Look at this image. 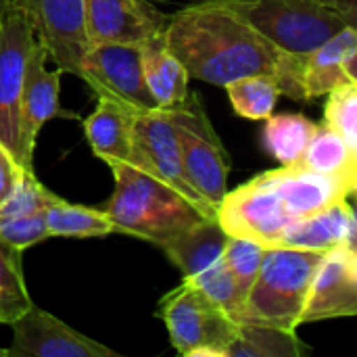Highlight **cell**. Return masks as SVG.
Here are the masks:
<instances>
[{
    "mask_svg": "<svg viewBox=\"0 0 357 357\" xmlns=\"http://www.w3.org/2000/svg\"><path fill=\"white\" fill-rule=\"evenodd\" d=\"M349 272L357 284V245H349Z\"/></svg>",
    "mask_w": 357,
    "mask_h": 357,
    "instance_id": "obj_35",
    "label": "cell"
},
{
    "mask_svg": "<svg viewBox=\"0 0 357 357\" xmlns=\"http://www.w3.org/2000/svg\"><path fill=\"white\" fill-rule=\"evenodd\" d=\"M345 73H347V77H349V82H357V52L347 61V65H345Z\"/></svg>",
    "mask_w": 357,
    "mask_h": 357,
    "instance_id": "obj_36",
    "label": "cell"
},
{
    "mask_svg": "<svg viewBox=\"0 0 357 357\" xmlns=\"http://www.w3.org/2000/svg\"><path fill=\"white\" fill-rule=\"evenodd\" d=\"M165 42L188 75L213 86L253 73H280L287 50L264 36L234 0L182 6L165 23Z\"/></svg>",
    "mask_w": 357,
    "mask_h": 357,
    "instance_id": "obj_1",
    "label": "cell"
},
{
    "mask_svg": "<svg viewBox=\"0 0 357 357\" xmlns=\"http://www.w3.org/2000/svg\"><path fill=\"white\" fill-rule=\"evenodd\" d=\"M50 52L46 44L38 38L25 69L23 94H21V115H19V138H21V163L23 167H33L36 140L44 123L54 117L77 119L75 113L65 111L59 102L61 75L65 73L59 65L56 69L48 67Z\"/></svg>",
    "mask_w": 357,
    "mask_h": 357,
    "instance_id": "obj_11",
    "label": "cell"
},
{
    "mask_svg": "<svg viewBox=\"0 0 357 357\" xmlns=\"http://www.w3.org/2000/svg\"><path fill=\"white\" fill-rule=\"evenodd\" d=\"M297 165L316 174L347 178L351 184L357 178V153H354V149L328 123L318 126Z\"/></svg>",
    "mask_w": 357,
    "mask_h": 357,
    "instance_id": "obj_23",
    "label": "cell"
},
{
    "mask_svg": "<svg viewBox=\"0 0 357 357\" xmlns=\"http://www.w3.org/2000/svg\"><path fill=\"white\" fill-rule=\"evenodd\" d=\"M36 40L38 36L25 0H0V142L19 163L21 94L27 61Z\"/></svg>",
    "mask_w": 357,
    "mask_h": 357,
    "instance_id": "obj_6",
    "label": "cell"
},
{
    "mask_svg": "<svg viewBox=\"0 0 357 357\" xmlns=\"http://www.w3.org/2000/svg\"><path fill=\"white\" fill-rule=\"evenodd\" d=\"M215 218L228 236L249 238L266 249L280 247L284 230L295 222L282 195L266 174H257L238 188L228 190L218 205Z\"/></svg>",
    "mask_w": 357,
    "mask_h": 357,
    "instance_id": "obj_8",
    "label": "cell"
},
{
    "mask_svg": "<svg viewBox=\"0 0 357 357\" xmlns=\"http://www.w3.org/2000/svg\"><path fill=\"white\" fill-rule=\"evenodd\" d=\"M130 163L174 186L207 215L215 218V209L203 201L186 178L182 149L169 109H151L134 115Z\"/></svg>",
    "mask_w": 357,
    "mask_h": 357,
    "instance_id": "obj_9",
    "label": "cell"
},
{
    "mask_svg": "<svg viewBox=\"0 0 357 357\" xmlns=\"http://www.w3.org/2000/svg\"><path fill=\"white\" fill-rule=\"evenodd\" d=\"M61 197L50 192L33 174V167H25L21 174V180L13 195L0 205V220L4 218H17L27 213L46 211L52 203H56Z\"/></svg>",
    "mask_w": 357,
    "mask_h": 357,
    "instance_id": "obj_31",
    "label": "cell"
},
{
    "mask_svg": "<svg viewBox=\"0 0 357 357\" xmlns=\"http://www.w3.org/2000/svg\"><path fill=\"white\" fill-rule=\"evenodd\" d=\"M184 280H188L199 291H203L215 305H220L234 320L238 318L241 307H243V297H241L238 287H236V280H234V276L228 270V266H226L224 259L218 261V264H213L211 268L203 270L201 274L190 276V278H184Z\"/></svg>",
    "mask_w": 357,
    "mask_h": 357,
    "instance_id": "obj_28",
    "label": "cell"
},
{
    "mask_svg": "<svg viewBox=\"0 0 357 357\" xmlns=\"http://www.w3.org/2000/svg\"><path fill=\"white\" fill-rule=\"evenodd\" d=\"M234 4L287 52H310L345 27L324 0H234Z\"/></svg>",
    "mask_w": 357,
    "mask_h": 357,
    "instance_id": "obj_7",
    "label": "cell"
},
{
    "mask_svg": "<svg viewBox=\"0 0 357 357\" xmlns=\"http://www.w3.org/2000/svg\"><path fill=\"white\" fill-rule=\"evenodd\" d=\"M0 357H8L6 356V349H0Z\"/></svg>",
    "mask_w": 357,
    "mask_h": 357,
    "instance_id": "obj_39",
    "label": "cell"
},
{
    "mask_svg": "<svg viewBox=\"0 0 357 357\" xmlns=\"http://www.w3.org/2000/svg\"><path fill=\"white\" fill-rule=\"evenodd\" d=\"M167 17L146 0H86L90 44H144L165 31Z\"/></svg>",
    "mask_w": 357,
    "mask_h": 357,
    "instance_id": "obj_14",
    "label": "cell"
},
{
    "mask_svg": "<svg viewBox=\"0 0 357 357\" xmlns=\"http://www.w3.org/2000/svg\"><path fill=\"white\" fill-rule=\"evenodd\" d=\"M266 247L255 243V241H249V238H238V236H230L228 243H226V249H224V261L228 266V270L232 272L234 280H236V287H238V293L245 301V295L249 293L251 284L255 282L259 270H261V264H264V257H266Z\"/></svg>",
    "mask_w": 357,
    "mask_h": 357,
    "instance_id": "obj_29",
    "label": "cell"
},
{
    "mask_svg": "<svg viewBox=\"0 0 357 357\" xmlns=\"http://www.w3.org/2000/svg\"><path fill=\"white\" fill-rule=\"evenodd\" d=\"M48 236H50V232H48L44 211L0 220V238H4L13 247H17L19 251L46 241Z\"/></svg>",
    "mask_w": 357,
    "mask_h": 357,
    "instance_id": "obj_32",
    "label": "cell"
},
{
    "mask_svg": "<svg viewBox=\"0 0 357 357\" xmlns=\"http://www.w3.org/2000/svg\"><path fill=\"white\" fill-rule=\"evenodd\" d=\"M264 174L274 184V188L282 195L295 220L312 215L316 211L331 207L337 201L347 199L354 186L351 180L347 178L316 174L297 163L282 165L278 169H268Z\"/></svg>",
    "mask_w": 357,
    "mask_h": 357,
    "instance_id": "obj_16",
    "label": "cell"
},
{
    "mask_svg": "<svg viewBox=\"0 0 357 357\" xmlns=\"http://www.w3.org/2000/svg\"><path fill=\"white\" fill-rule=\"evenodd\" d=\"M357 52V31L343 27L326 42L303 54L301 61V96L303 100L328 94L333 88L349 82L345 73L347 61Z\"/></svg>",
    "mask_w": 357,
    "mask_h": 357,
    "instance_id": "obj_17",
    "label": "cell"
},
{
    "mask_svg": "<svg viewBox=\"0 0 357 357\" xmlns=\"http://www.w3.org/2000/svg\"><path fill=\"white\" fill-rule=\"evenodd\" d=\"M232 109L245 119H268L274 113L276 100L282 94L278 79L272 73H253L224 86Z\"/></svg>",
    "mask_w": 357,
    "mask_h": 357,
    "instance_id": "obj_26",
    "label": "cell"
},
{
    "mask_svg": "<svg viewBox=\"0 0 357 357\" xmlns=\"http://www.w3.org/2000/svg\"><path fill=\"white\" fill-rule=\"evenodd\" d=\"M354 241V207L343 199L312 215L295 220L282 234L280 247L328 251Z\"/></svg>",
    "mask_w": 357,
    "mask_h": 357,
    "instance_id": "obj_18",
    "label": "cell"
},
{
    "mask_svg": "<svg viewBox=\"0 0 357 357\" xmlns=\"http://www.w3.org/2000/svg\"><path fill=\"white\" fill-rule=\"evenodd\" d=\"M318 123L299 113L270 115L264 126V149L282 165H293L305 153Z\"/></svg>",
    "mask_w": 357,
    "mask_h": 357,
    "instance_id": "obj_24",
    "label": "cell"
},
{
    "mask_svg": "<svg viewBox=\"0 0 357 357\" xmlns=\"http://www.w3.org/2000/svg\"><path fill=\"white\" fill-rule=\"evenodd\" d=\"M8 357H119L113 349L73 331L56 316L31 305L15 322Z\"/></svg>",
    "mask_w": 357,
    "mask_h": 357,
    "instance_id": "obj_12",
    "label": "cell"
},
{
    "mask_svg": "<svg viewBox=\"0 0 357 357\" xmlns=\"http://www.w3.org/2000/svg\"><path fill=\"white\" fill-rule=\"evenodd\" d=\"M312 354L297 331L236 320V335L228 357H301Z\"/></svg>",
    "mask_w": 357,
    "mask_h": 357,
    "instance_id": "obj_22",
    "label": "cell"
},
{
    "mask_svg": "<svg viewBox=\"0 0 357 357\" xmlns=\"http://www.w3.org/2000/svg\"><path fill=\"white\" fill-rule=\"evenodd\" d=\"M96 94L132 111L159 109L142 71V50L136 44H90L86 50L79 75Z\"/></svg>",
    "mask_w": 357,
    "mask_h": 357,
    "instance_id": "obj_10",
    "label": "cell"
},
{
    "mask_svg": "<svg viewBox=\"0 0 357 357\" xmlns=\"http://www.w3.org/2000/svg\"><path fill=\"white\" fill-rule=\"evenodd\" d=\"M324 123L357 153V82H345L328 92L324 107Z\"/></svg>",
    "mask_w": 357,
    "mask_h": 357,
    "instance_id": "obj_30",
    "label": "cell"
},
{
    "mask_svg": "<svg viewBox=\"0 0 357 357\" xmlns=\"http://www.w3.org/2000/svg\"><path fill=\"white\" fill-rule=\"evenodd\" d=\"M228 238L230 236L220 226L218 218H205L163 243L161 249L165 251L169 261L182 272V278H190L224 259Z\"/></svg>",
    "mask_w": 357,
    "mask_h": 357,
    "instance_id": "obj_20",
    "label": "cell"
},
{
    "mask_svg": "<svg viewBox=\"0 0 357 357\" xmlns=\"http://www.w3.org/2000/svg\"><path fill=\"white\" fill-rule=\"evenodd\" d=\"M169 111L178 132L186 178L203 201L218 211V205L228 192V151L213 130L197 94H188L182 105Z\"/></svg>",
    "mask_w": 357,
    "mask_h": 357,
    "instance_id": "obj_5",
    "label": "cell"
},
{
    "mask_svg": "<svg viewBox=\"0 0 357 357\" xmlns=\"http://www.w3.org/2000/svg\"><path fill=\"white\" fill-rule=\"evenodd\" d=\"M36 36L46 44L50 59L65 71L79 75L90 48L86 33V0H25Z\"/></svg>",
    "mask_w": 357,
    "mask_h": 357,
    "instance_id": "obj_13",
    "label": "cell"
},
{
    "mask_svg": "<svg viewBox=\"0 0 357 357\" xmlns=\"http://www.w3.org/2000/svg\"><path fill=\"white\" fill-rule=\"evenodd\" d=\"M347 27H354L357 31V0H324Z\"/></svg>",
    "mask_w": 357,
    "mask_h": 357,
    "instance_id": "obj_34",
    "label": "cell"
},
{
    "mask_svg": "<svg viewBox=\"0 0 357 357\" xmlns=\"http://www.w3.org/2000/svg\"><path fill=\"white\" fill-rule=\"evenodd\" d=\"M109 167L115 188L102 209L111 218L115 232L161 247L201 220L211 218L180 190L132 163L119 161Z\"/></svg>",
    "mask_w": 357,
    "mask_h": 357,
    "instance_id": "obj_2",
    "label": "cell"
},
{
    "mask_svg": "<svg viewBox=\"0 0 357 357\" xmlns=\"http://www.w3.org/2000/svg\"><path fill=\"white\" fill-rule=\"evenodd\" d=\"M23 165L15 159V155L0 142V205L13 195V190L17 188L21 174H23Z\"/></svg>",
    "mask_w": 357,
    "mask_h": 357,
    "instance_id": "obj_33",
    "label": "cell"
},
{
    "mask_svg": "<svg viewBox=\"0 0 357 357\" xmlns=\"http://www.w3.org/2000/svg\"><path fill=\"white\" fill-rule=\"evenodd\" d=\"M351 245H357V205L354 207V241Z\"/></svg>",
    "mask_w": 357,
    "mask_h": 357,
    "instance_id": "obj_37",
    "label": "cell"
},
{
    "mask_svg": "<svg viewBox=\"0 0 357 357\" xmlns=\"http://www.w3.org/2000/svg\"><path fill=\"white\" fill-rule=\"evenodd\" d=\"M44 213H46L50 236L96 238V236H109L115 232L113 222L105 209L75 205V203H67L59 199Z\"/></svg>",
    "mask_w": 357,
    "mask_h": 357,
    "instance_id": "obj_25",
    "label": "cell"
},
{
    "mask_svg": "<svg viewBox=\"0 0 357 357\" xmlns=\"http://www.w3.org/2000/svg\"><path fill=\"white\" fill-rule=\"evenodd\" d=\"M159 316L180 356L228 357L236 320L188 280L161 299Z\"/></svg>",
    "mask_w": 357,
    "mask_h": 357,
    "instance_id": "obj_4",
    "label": "cell"
},
{
    "mask_svg": "<svg viewBox=\"0 0 357 357\" xmlns=\"http://www.w3.org/2000/svg\"><path fill=\"white\" fill-rule=\"evenodd\" d=\"M326 251L272 247L245 295L236 320L297 331L316 270Z\"/></svg>",
    "mask_w": 357,
    "mask_h": 357,
    "instance_id": "obj_3",
    "label": "cell"
},
{
    "mask_svg": "<svg viewBox=\"0 0 357 357\" xmlns=\"http://www.w3.org/2000/svg\"><path fill=\"white\" fill-rule=\"evenodd\" d=\"M357 316V284L349 272V245L324 253L312 280L301 324Z\"/></svg>",
    "mask_w": 357,
    "mask_h": 357,
    "instance_id": "obj_15",
    "label": "cell"
},
{
    "mask_svg": "<svg viewBox=\"0 0 357 357\" xmlns=\"http://www.w3.org/2000/svg\"><path fill=\"white\" fill-rule=\"evenodd\" d=\"M31 305L33 301L23 278L21 251L0 238V324L15 322Z\"/></svg>",
    "mask_w": 357,
    "mask_h": 357,
    "instance_id": "obj_27",
    "label": "cell"
},
{
    "mask_svg": "<svg viewBox=\"0 0 357 357\" xmlns=\"http://www.w3.org/2000/svg\"><path fill=\"white\" fill-rule=\"evenodd\" d=\"M134 115L130 107H123L109 98H98L96 109L84 119V132L90 149L107 165L126 161L132 155V126Z\"/></svg>",
    "mask_w": 357,
    "mask_h": 357,
    "instance_id": "obj_19",
    "label": "cell"
},
{
    "mask_svg": "<svg viewBox=\"0 0 357 357\" xmlns=\"http://www.w3.org/2000/svg\"><path fill=\"white\" fill-rule=\"evenodd\" d=\"M351 195L357 199V178H356V182H354V186H351Z\"/></svg>",
    "mask_w": 357,
    "mask_h": 357,
    "instance_id": "obj_38",
    "label": "cell"
},
{
    "mask_svg": "<svg viewBox=\"0 0 357 357\" xmlns=\"http://www.w3.org/2000/svg\"><path fill=\"white\" fill-rule=\"evenodd\" d=\"M142 50V71L144 82L159 109H174L188 98V71L180 59L169 50L165 33H155L144 44Z\"/></svg>",
    "mask_w": 357,
    "mask_h": 357,
    "instance_id": "obj_21",
    "label": "cell"
}]
</instances>
